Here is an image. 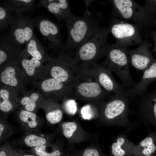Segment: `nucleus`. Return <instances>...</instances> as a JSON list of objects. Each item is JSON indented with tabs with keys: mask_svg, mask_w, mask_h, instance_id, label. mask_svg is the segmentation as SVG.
I'll return each mask as SVG.
<instances>
[{
	"mask_svg": "<svg viewBox=\"0 0 156 156\" xmlns=\"http://www.w3.org/2000/svg\"><path fill=\"white\" fill-rule=\"evenodd\" d=\"M42 7L53 14L59 22L65 21L73 15L67 0H41L37 7Z\"/></svg>",
	"mask_w": 156,
	"mask_h": 156,
	"instance_id": "18",
	"label": "nucleus"
},
{
	"mask_svg": "<svg viewBox=\"0 0 156 156\" xmlns=\"http://www.w3.org/2000/svg\"><path fill=\"white\" fill-rule=\"evenodd\" d=\"M83 156H100L98 151L94 148H88L86 149L83 155Z\"/></svg>",
	"mask_w": 156,
	"mask_h": 156,
	"instance_id": "36",
	"label": "nucleus"
},
{
	"mask_svg": "<svg viewBox=\"0 0 156 156\" xmlns=\"http://www.w3.org/2000/svg\"><path fill=\"white\" fill-rule=\"evenodd\" d=\"M93 70L98 82L107 93H120L127 91L125 88L115 80L112 71L102 65H95Z\"/></svg>",
	"mask_w": 156,
	"mask_h": 156,
	"instance_id": "15",
	"label": "nucleus"
},
{
	"mask_svg": "<svg viewBox=\"0 0 156 156\" xmlns=\"http://www.w3.org/2000/svg\"><path fill=\"white\" fill-rule=\"evenodd\" d=\"M130 101L128 90L123 92L116 93L108 101L101 103V108L103 118L111 124L128 130L132 129L135 124L131 123L129 119Z\"/></svg>",
	"mask_w": 156,
	"mask_h": 156,
	"instance_id": "4",
	"label": "nucleus"
},
{
	"mask_svg": "<svg viewBox=\"0 0 156 156\" xmlns=\"http://www.w3.org/2000/svg\"><path fill=\"white\" fill-rule=\"evenodd\" d=\"M156 152V133L150 131L147 136L133 148L134 156H151Z\"/></svg>",
	"mask_w": 156,
	"mask_h": 156,
	"instance_id": "24",
	"label": "nucleus"
},
{
	"mask_svg": "<svg viewBox=\"0 0 156 156\" xmlns=\"http://www.w3.org/2000/svg\"><path fill=\"white\" fill-rule=\"evenodd\" d=\"M145 9L148 12L156 14V0H146Z\"/></svg>",
	"mask_w": 156,
	"mask_h": 156,
	"instance_id": "35",
	"label": "nucleus"
},
{
	"mask_svg": "<svg viewBox=\"0 0 156 156\" xmlns=\"http://www.w3.org/2000/svg\"><path fill=\"white\" fill-rule=\"evenodd\" d=\"M81 113L82 118L85 120H90L94 116L93 110L89 105L83 106L81 110Z\"/></svg>",
	"mask_w": 156,
	"mask_h": 156,
	"instance_id": "34",
	"label": "nucleus"
},
{
	"mask_svg": "<svg viewBox=\"0 0 156 156\" xmlns=\"http://www.w3.org/2000/svg\"><path fill=\"white\" fill-rule=\"evenodd\" d=\"M50 136L40 131L25 132L22 138V143L31 148L50 144Z\"/></svg>",
	"mask_w": 156,
	"mask_h": 156,
	"instance_id": "25",
	"label": "nucleus"
},
{
	"mask_svg": "<svg viewBox=\"0 0 156 156\" xmlns=\"http://www.w3.org/2000/svg\"><path fill=\"white\" fill-rule=\"evenodd\" d=\"M17 59L31 84L40 82L47 77V72L44 63L31 56L24 49L21 50Z\"/></svg>",
	"mask_w": 156,
	"mask_h": 156,
	"instance_id": "13",
	"label": "nucleus"
},
{
	"mask_svg": "<svg viewBox=\"0 0 156 156\" xmlns=\"http://www.w3.org/2000/svg\"><path fill=\"white\" fill-rule=\"evenodd\" d=\"M56 102L47 99L42 104L41 108L45 113L47 121L51 124L60 122L63 117L62 111L57 107Z\"/></svg>",
	"mask_w": 156,
	"mask_h": 156,
	"instance_id": "26",
	"label": "nucleus"
},
{
	"mask_svg": "<svg viewBox=\"0 0 156 156\" xmlns=\"http://www.w3.org/2000/svg\"><path fill=\"white\" fill-rule=\"evenodd\" d=\"M65 21L68 34L65 52L71 55L100 27L99 19L90 12H85L82 18L73 15Z\"/></svg>",
	"mask_w": 156,
	"mask_h": 156,
	"instance_id": "2",
	"label": "nucleus"
},
{
	"mask_svg": "<svg viewBox=\"0 0 156 156\" xmlns=\"http://www.w3.org/2000/svg\"><path fill=\"white\" fill-rule=\"evenodd\" d=\"M0 80L3 85L15 88L23 95L27 92V86L31 84L17 59L10 60L0 67Z\"/></svg>",
	"mask_w": 156,
	"mask_h": 156,
	"instance_id": "7",
	"label": "nucleus"
},
{
	"mask_svg": "<svg viewBox=\"0 0 156 156\" xmlns=\"http://www.w3.org/2000/svg\"><path fill=\"white\" fill-rule=\"evenodd\" d=\"M39 91L26 92L20 99V106L23 109L36 113L46 100Z\"/></svg>",
	"mask_w": 156,
	"mask_h": 156,
	"instance_id": "21",
	"label": "nucleus"
},
{
	"mask_svg": "<svg viewBox=\"0 0 156 156\" xmlns=\"http://www.w3.org/2000/svg\"><path fill=\"white\" fill-rule=\"evenodd\" d=\"M0 118V141L6 140L14 133L15 129L7 121V115L1 113Z\"/></svg>",
	"mask_w": 156,
	"mask_h": 156,
	"instance_id": "28",
	"label": "nucleus"
},
{
	"mask_svg": "<svg viewBox=\"0 0 156 156\" xmlns=\"http://www.w3.org/2000/svg\"><path fill=\"white\" fill-rule=\"evenodd\" d=\"M154 27H156V20L155 21V23H154Z\"/></svg>",
	"mask_w": 156,
	"mask_h": 156,
	"instance_id": "39",
	"label": "nucleus"
},
{
	"mask_svg": "<svg viewBox=\"0 0 156 156\" xmlns=\"http://www.w3.org/2000/svg\"><path fill=\"white\" fill-rule=\"evenodd\" d=\"M155 30L151 29L150 32V35L153 40L155 44V50L156 53V27Z\"/></svg>",
	"mask_w": 156,
	"mask_h": 156,
	"instance_id": "37",
	"label": "nucleus"
},
{
	"mask_svg": "<svg viewBox=\"0 0 156 156\" xmlns=\"http://www.w3.org/2000/svg\"><path fill=\"white\" fill-rule=\"evenodd\" d=\"M73 86V94L82 99L103 100L107 97L106 92L98 82L93 68L79 66L77 69Z\"/></svg>",
	"mask_w": 156,
	"mask_h": 156,
	"instance_id": "5",
	"label": "nucleus"
},
{
	"mask_svg": "<svg viewBox=\"0 0 156 156\" xmlns=\"http://www.w3.org/2000/svg\"><path fill=\"white\" fill-rule=\"evenodd\" d=\"M34 25L42 35L43 41L57 55L65 52V44L61 37L60 27L57 24L42 16L33 18Z\"/></svg>",
	"mask_w": 156,
	"mask_h": 156,
	"instance_id": "9",
	"label": "nucleus"
},
{
	"mask_svg": "<svg viewBox=\"0 0 156 156\" xmlns=\"http://www.w3.org/2000/svg\"><path fill=\"white\" fill-rule=\"evenodd\" d=\"M61 125L63 134L67 138L71 137L73 133L76 130L77 128V125L74 122H64Z\"/></svg>",
	"mask_w": 156,
	"mask_h": 156,
	"instance_id": "32",
	"label": "nucleus"
},
{
	"mask_svg": "<svg viewBox=\"0 0 156 156\" xmlns=\"http://www.w3.org/2000/svg\"><path fill=\"white\" fill-rule=\"evenodd\" d=\"M22 156H35L33 154H26V155L23 154Z\"/></svg>",
	"mask_w": 156,
	"mask_h": 156,
	"instance_id": "38",
	"label": "nucleus"
},
{
	"mask_svg": "<svg viewBox=\"0 0 156 156\" xmlns=\"http://www.w3.org/2000/svg\"><path fill=\"white\" fill-rule=\"evenodd\" d=\"M21 46L13 38L9 31L0 38V66L8 61L17 59Z\"/></svg>",
	"mask_w": 156,
	"mask_h": 156,
	"instance_id": "17",
	"label": "nucleus"
},
{
	"mask_svg": "<svg viewBox=\"0 0 156 156\" xmlns=\"http://www.w3.org/2000/svg\"><path fill=\"white\" fill-rule=\"evenodd\" d=\"M137 96L133 100L136 101L137 122L153 125L156 133V87L150 92L146 91Z\"/></svg>",
	"mask_w": 156,
	"mask_h": 156,
	"instance_id": "10",
	"label": "nucleus"
},
{
	"mask_svg": "<svg viewBox=\"0 0 156 156\" xmlns=\"http://www.w3.org/2000/svg\"><path fill=\"white\" fill-rule=\"evenodd\" d=\"M31 84L38 88L46 99L55 102L73 93V84L62 82L51 77H47Z\"/></svg>",
	"mask_w": 156,
	"mask_h": 156,
	"instance_id": "11",
	"label": "nucleus"
},
{
	"mask_svg": "<svg viewBox=\"0 0 156 156\" xmlns=\"http://www.w3.org/2000/svg\"><path fill=\"white\" fill-rule=\"evenodd\" d=\"M3 3L8 6L13 11L16 13H23L29 11L37 7L34 0H6Z\"/></svg>",
	"mask_w": 156,
	"mask_h": 156,
	"instance_id": "27",
	"label": "nucleus"
},
{
	"mask_svg": "<svg viewBox=\"0 0 156 156\" xmlns=\"http://www.w3.org/2000/svg\"><path fill=\"white\" fill-rule=\"evenodd\" d=\"M47 144L31 148V152L35 156H60L61 153L58 150L49 152L47 150Z\"/></svg>",
	"mask_w": 156,
	"mask_h": 156,
	"instance_id": "30",
	"label": "nucleus"
},
{
	"mask_svg": "<svg viewBox=\"0 0 156 156\" xmlns=\"http://www.w3.org/2000/svg\"><path fill=\"white\" fill-rule=\"evenodd\" d=\"M111 1L112 5L111 16L135 23L139 32L143 30L150 35L152 28L154 27L156 14L148 11L144 6L132 0H114Z\"/></svg>",
	"mask_w": 156,
	"mask_h": 156,
	"instance_id": "1",
	"label": "nucleus"
},
{
	"mask_svg": "<svg viewBox=\"0 0 156 156\" xmlns=\"http://www.w3.org/2000/svg\"><path fill=\"white\" fill-rule=\"evenodd\" d=\"M23 154V153L15 150L8 142H5L0 146V156H22Z\"/></svg>",
	"mask_w": 156,
	"mask_h": 156,
	"instance_id": "31",
	"label": "nucleus"
},
{
	"mask_svg": "<svg viewBox=\"0 0 156 156\" xmlns=\"http://www.w3.org/2000/svg\"><path fill=\"white\" fill-rule=\"evenodd\" d=\"M12 11L7 5L3 3L0 5V30L5 29L10 26L13 16L12 14Z\"/></svg>",
	"mask_w": 156,
	"mask_h": 156,
	"instance_id": "29",
	"label": "nucleus"
},
{
	"mask_svg": "<svg viewBox=\"0 0 156 156\" xmlns=\"http://www.w3.org/2000/svg\"><path fill=\"white\" fill-rule=\"evenodd\" d=\"M10 26L11 35L21 46L26 44L34 34L33 18L29 15L15 13Z\"/></svg>",
	"mask_w": 156,
	"mask_h": 156,
	"instance_id": "12",
	"label": "nucleus"
},
{
	"mask_svg": "<svg viewBox=\"0 0 156 156\" xmlns=\"http://www.w3.org/2000/svg\"><path fill=\"white\" fill-rule=\"evenodd\" d=\"M143 72L140 81L136 82L133 88L128 90L130 101H132L137 95L147 91L148 86L156 80V58Z\"/></svg>",
	"mask_w": 156,
	"mask_h": 156,
	"instance_id": "20",
	"label": "nucleus"
},
{
	"mask_svg": "<svg viewBox=\"0 0 156 156\" xmlns=\"http://www.w3.org/2000/svg\"><path fill=\"white\" fill-rule=\"evenodd\" d=\"M135 145L125 133H120L111 146L112 154L113 156H131Z\"/></svg>",
	"mask_w": 156,
	"mask_h": 156,
	"instance_id": "23",
	"label": "nucleus"
},
{
	"mask_svg": "<svg viewBox=\"0 0 156 156\" xmlns=\"http://www.w3.org/2000/svg\"><path fill=\"white\" fill-rule=\"evenodd\" d=\"M62 107L68 114L74 115L77 110L76 103L75 100L68 99L65 101L63 103Z\"/></svg>",
	"mask_w": 156,
	"mask_h": 156,
	"instance_id": "33",
	"label": "nucleus"
},
{
	"mask_svg": "<svg viewBox=\"0 0 156 156\" xmlns=\"http://www.w3.org/2000/svg\"><path fill=\"white\" fill-rule=\"evenodd\" d=\"M108 27H99L90 37L77 48L72 54L78 64L86 65L96 64V62L104 55L108 36Z\"/></svg>",
	"mask_w": 156,
	"mask_h": 156,
	"instance_id": "3",
	"label": "nucleus"
},
{
	"mask_svg": "<svg viewBox=\"0 0 156 156\" xmlns=\"http://www.w3.org/2000/svg\"><path fill=\"white\" fill-rule=\"evenodd\" d=\"M108 27L109 32L114 37V45L127 47L132 45L141 44L144 42L137 27L130 23L116 18L110 19Z\"/></svg>",
	"mask_w": 156,
	"mask_h": 156,
	"instance_id": "8",
	"label": "nucleus"
},
{
	"mask_svg": "<svg viewBox=\"0 0 156 156\" xmlns=\"http://www.w3.org/2000/svg\"><path fill=\"white\" fill-rule=\"evenodd\" d=\"M128 50L127 47L107 43L104 53L106 58L102 65L116 74L121 79V84L129 88L133 87L136 82L133 81L129 72Z\"/></svg>",
	"mask_w": 156,
	"mask_h": 156,
	"instance_id": "6",
	"label": "nucleus"
},
{
	"mask_svg": "<svg viewBox=\"0 0 156 156\" xmlns=\"http://www.w3.org/2000/svg\"><path fill=\"white\" fill-rule=\"evenodd\" d=\"M15 88L3 85L0 88L1 113L6 115L16 110L20 106V97Z\"/></svg>",
	"mask_w": 156,
	"mask_h": 156,
	"instance_id": "16",
	"label": "nucleus"
},
{
	"mask_svg": "<svg viewBox=\"0 0 156 156\" xmlns=\"http://www.w3.org/2000/svg\"><path fill=\"white\" fill-rule=\"evenodd\" d=\"M24 49L31 56L43 63L53 58L48 53L49 49L44 46L34 34L26 44Z\"/></svg>",
	"mask_w": 156,
	"mask_h": 156,
	"instance_id": "22",
	"label": "nucleus"
},
{
	"mask_svg": "<svg viewBox=\"0 0 156 156\" xmlns=\"http://www.w3.org/2000/svg\"><path fill=\"white\" fill-rule=\"evenodd\" d=\"M16 117L25 132L40 131V127L44 122L36 113L25 110L21 107L16 112Z\"/></svg>",
	"mask_w": 156,
	"mask_h": 156,
	"instance_id": "19",
	"label": "nucleus"
},
{
	"mask_svg": "<svg viewBox=\"0 0 156 156\" xmlns=\"http://www.w3.org/2000/svg\"><path fill=\"white\" fill-rule=\"evenodd\" d=\"M146 40L135 49H128L129 62L136 69L144 71L148 67L154 60Z\"/></svg>",
	"mask_w": 156,
	"mask_h": 156,
	"instance_id": "14",
	"label": "nucleus"
}]
</instances>
